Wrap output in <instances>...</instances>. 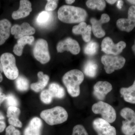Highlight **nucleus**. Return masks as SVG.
<instances>
[{
	"instance_id": "f257e3e1",
	"label": "nucleus",
	"mask_w": 135,
	"mask_h": 135,
	"mask_svg": "<svg viewBox=\"0 0 135 135\" xmlns=\"http://www.w3.org/2000/svg\"><path fill=\"white\" fill-rule=\"evenodd\" d=\"M57 13L59 20L67 23L84 22L88 16L86 11L82 8L70 5H63Z\"/></svg>"
},
{
	"instance_id": "f03ea898",
	"label": "nucleus",
	"mask_w": 135,
	"mask_h": 135,
	"mask_svg": "<svg viewBox=\"0 0 135 135\" xmlns=\"http://www.w3.org/2000/svg\"><path fill=\"white\" fill-rule=\"evenodd\" d=\"M84 79V74L81 71L73 70L65 74L63 77L62 81L70 95L76 97L79 95L80 85Z\"/></svg>"
},
{
	"instance_id": "7ed1b4c3",
	"label": "nucleus",
	"mask_w": 135,
	"mask_h": 135,
	"mask_svg": "<svg viewBox=\"0 0 135 135\" xmlns=\"http://www.w3.org/2000/svg\"><path fill=\"white\" fill-rule=\"evenodd\" d=\"M40 116L48 124L52 126L66 121L68 118V114L62 107L57 106L42 111Z\"/></svg>"
},
{
	"instance_id": "20e7f679",
	"label": "nucleus",
	"mask_w": 135,
	"mask_h": 135,
	"mask_svg": "<svg viewBox=\"0 0 135 135\" xmlns=\"http://www.w3.org/2000/svg\"><path fill=\"white\" fill-rule=\"evenodd\" d=\"M3 71L6 77L10 80L16 79L19 72L16 65V59L11 53H3L1 57Z\"/></svg>"
},
{
	"instance_id": "39448f33",
	"label": "nucleus",
	"mask_w": 135,
	"mask_h": 135,
	"mask_svg": "<svg viewBox=\"0 0 135 135\" xmlns=\"http://www.w3.org/2000/svg\"><path fill=\"white\" fill-rule=\"evenodd\" d=\"M92 111L95 114H100L102 118L109 123H112L116 120V111L109 104L99 101L93 105Z\"/></svg>"
},
{
	"instance_id": "423d86ee",
	"label": "nucleus",
	"mask_w": 135,
	"mask_h": 135,
	"mask_svg": "<svg viewBox=\"0 0 135 135\" xmlns=\"http://www.w3.org/2000/svg\"><path fill=\"white\" fill-rule=\"evenodd\" d=\"M121 116L125 119L122 121L121 130L125 135L135 134V112L128 107L123 108L120 112Z\"/></svg>"
},
{
	"instance_id": "0eeeda50",
	"label": "nucleus",
	"mask_w": 135,
	"mask_h": 135,
	"mask_svg": "<svg viewBox=\"0 0 135 135\" xmlns=\"http://www.w3.org/2000/svg\"><path fill=\"white\" fill-rule=\"evenodd\" d=\"M101 60L104 65V69L108 74L112 73L115 70L122 68L126 62L125 58L122 56L108 55L103 56Z\"/></svg>"
},
{
	"instance_id": "6e6552de",
	"label": "nucleus",
	"mask_w": 135,
	"mask_h": 135,
	"mask_svg": "<svg viewBox=\"0 0 135 135\" xmlns=\"http://www.w3.org/2000/svg\"><path fill=\"white\" fill-rule=\"evenodd\" d=\"M34 56L42 64L48 62L50 59L47 42L43 39L36 41L33 50Z\"/></svg>"
},
{
	"instance_id": "1a4fd4ad",
	"label": "nucleus",
	"mask_w": 135,
	"mask_h": 135,
	"mask_svg": "<svg viewBox=\"0 0 135 135\" xmlns=\"http://www.w3.org/2000/svg\"><path fill=\"white\" fill-rule=\"evenodd\" d=\"M126 47L125 42L120 41L116 44L113 43L110 37H106L103 40L101 44V51L107 55H117L120 54Z\"/></svg>"
},
{
	"instance_id": "9d476101",
	"label": "nucleus",
	"mask_w": 135,
	"mask_h": 135,
	"mask_svg": "<svg viewBox=\"0 0 135 135\" xmlns=\"http://www.w3.org/2000/svg\"><path fill=\"white\" fill-rule=\"evenodd\" d=\"M116 25L121 31L127 32L131 31L135 27V6L132 5L129 8L128 18L118 19Z\"/></svg>"
},
{
	"instance_id": "9b49d317",
	"label": "nucleus",
	"mask_w": 135,
	"mask_h": 135,
	"mask_svg": "<svg viewBox=\"0 0 135 135\" xmlns=\"http://www.w3.org/2000/svg\"><path fill=\"white\" fill-rule=\"evenodd\" d=\"M92 126L98 135H116L115 128L102 118L94 120Z\"/></svg>"
},
{
	"instance_id": "f8f14e48",
	"label": "nucleus",
	"mask_w": 135,
	"mask_h": 135,
	"mask_svg": "<svg viewBox=\"0 0 135 135\" xmlns=\"http://www.w3.org/2000/svg\"><path fill=\"white\" fill-rule=\"evenodd\" d=\"M57 50L59 53H62L65 51H70L73 55L79 53L80 48L79 43L75 40L68 38L59 42L57 46Z\"/></svg>"
},
{
	"instance_id": "ddd939ff",
	"label": "nucleus",
	"mask_w": 135,
	"mask_h": 135,
	"mask_svg": "<svg viewBox=\"0 0 135 135\" xmlns=\"http://www.w3.org/2000/svg\"><path fill=\"white\" fill-rule=\"evenodd\" d=\"M35 30L33 27L27 22L22 25H15L11 27V33L15 35L16 39H19L24 36H30L35 33Z\"/></svg>"
},
{
	"instance_id": "4468645a",
	"label": "nucleus",
	"mask_w": 135,
	"mask_h": 135,
	"mask_svg": "<svg viewBox=\"0 0 135 135\" xmlns=\"http://www.w3.org/2000/svg\"><path fill=\"white\" fill-rule=\"evenodd\" d=\"M110 20V17L106 14L101 15V18L99 20H97L94 18L90 19V22L92 25V30L95 36L101 38L105 36V32L102 28V26L103 24L107 23Z\"/></svg>"
},
{
	"instance_id": "2eb2a0df",
	"label": "nucleus",
	"mask_w": 135,
	"mask_h": 135,
	"mask_svg": "<svg viewBox=\"0 0 135 135\" xmlns=\"http://www.w3.org/2000/svg\"><path fill=\"white\" fill-rule=\"evenodd\" d=\"M93 94L98 100L103 101L108 93L112 89V84L107 81H98L94 87Z\"/></svg>"
},
{
	"instance_id": "dca6fc26",
	"label": "nucleus",
	"mask_w": 135,
	"mask_h": 135,
	"mask_svg": "<svg viewBox=\"0 0 135 135\" xmlns=\"http://www.w3.org/2000/svg\"><path fill=\"white\" fill-rule=\"evenodd\" d=\"M32 11V4L31 2L27 0H22L20 1L18 9L12 12V18L17 20L25 17L29 16Z\"/></svg>"
},
{
	"instance_id": "f3484780",
	"label": "nucleus",
	"mask_w": 135,
	"mask_h": 135,
	"mask_svg": "<svg viewBox=\"0 0 135 135\" xmlns=\"http://www.w3.org/2000/svg\"><path fill=\"white\" fill-rule=\"evenodd\" d=\"M42 122L40 118L35 117L25 129L24 135H41Z\"/></svg>"
},
{
	"instance_id": "a211bd4d",
	"label": "nucleus",
	"mask_w": 135,
	"mask_h": 135,
	"mask_svg": "<svg viewBox=\"0 0 135 135\" xmlns=\"http://www.w3.org/2000/svg\"><path fill=\"white\" fill-rule=\"evenodd\" d=\"M92 30V27L89 25H87L85 22H82L80 23L78 25L74 26L72 32L74 34L82 35L83 40L86 42H88L91 39Z\"/></svg>"
},
{
	"instance_id": "6ab92c4d",
	"label": "nucleus",
	"mask_w": 135,
	"mask_h": 135,
	"mask_svg": "<svg viewBox=\"0 0 135 135\" xmlns=\"http://www.w3.org/2000/svg\"><path fill=\"white\" fill-rule=\"evenodd\" d=\"M11 27V23L7 19L0 20V46L5 43L9 38Z\"/></svg>"
},
{
	"instance_id": "aec40b11",
	"label": "nucleus",
	"mask_w": 135,
	"mask_h": 135,
	"mask_svg": "<svg viewBox=\"0 0 135 135\" xmlns=\"http://www.w3.org/2000/svg\"><path fill=\"white\" fill-rule=\"evenodd\" d=\"M53 17L50 11H43L39 13L36 18V25L41 27H47L53 21Z\"/></svg>"
},
{
	"instance_id": "412c9836",
	"label": "nucleus",
	"mask_w": 135,
	"mask_h": 135,
	"mask_svg": "<svg viewBox=\"0 0 135 135\" xmlns=\"http://www.w3.org/2000/svg\"><path fill=\"white\" fill-rule=\"evenodd\" d=\"M34 41V38L32 36H24L18 39L17 44L14 46L13 51L15 55L21 56L23 53L24 46L27 44L32 45Z\"/></svg>"
},
{
	"instance_id": "4be33fe9",
	"label": "nucleus",
	"mask_w": 135,
	"mask_h": 135,
	"mask_svg": "<svg viewBox=\"0 0 135 135\" xmlns=\"http://www.w3.org/2000/svg\"><path fill=\"white\" fill-rule=\"evenodd\" d=\"M38 81L31 84V89L35 92H40L47 86L48 83L49 77L46 74H44L42 71L38 73Z\"/></svg>"
},
{
	"instance_id": "5701e85b",
	"label": "nucleus",
	"mask_w": 135,
	"mask_h": 135,
	"mask_svg": "<svg viewBox=\"0 0 135 135\" xmlns=\"http://www.w3.org/2000/svg\"><path fill=\"white\" fill-rule=\"evenodd\" d=\"M120 92L126 102L135 104V80L132 86L128 88H122Z\"/></svg>"
},
{
	"instance_id": "b1692460",
	"label": "nucleus",
	"mask_w": 135,
	"mask_h": 135,
	"mask_svg": "<svg viewBox=\"0 0 135 135\" xmlns=\"http://www.w3.org/2000/svg\"><path fill=\"white\" fill-rule=\"evenodd\" d=\"M48 90L53 98L62 99L65 96V90L64 88L55 83L50 84Z\"/></svg>"
},
{
	"instance_id": "393cba45",
	"label": "nucleus",
	"mask_w": 135,
	"mask_h": 135,
	"mask_svg": "<svg viewBox=\"0 0 135 135\" xmlns=\"http://www.w3.org/2000/svg\"><path fill=\"white\" fill-rule=\"evenodd\" d=\"M98 66L96 64L92 61H88L84 67V73L88 77L93 78L96 76Z\"/></svg>"
},
{
	"instance_id": "a878e982",
	"label": "nucleus",
	"mask_w": 135,
	"mask_h": 135,
	"mask_svg": "<svg viewBox=\"0 0 135 135\" xmlns=\"http://www.w3.org/2000/svg\"><path fill=\"white\" fill-rule=\"evenodd\" d=\"M16 85L18 90L21 92L26 91L29 88V81L26 77L18 76L16 81Z\"/></svg>"
},
{
	"instance_id": "bb28decb",
	"label": "nucleus",
	"mask_w": 135,
	"mask_h": 135,
	"mask_svg": "<svg viewBox=\"0 0 135 135\" xmlns=\"http://www.w3.org/2000/svg\"><path fill=\"white\" fill-rule=\"evenodd\" d=\"M87 7L91 9L97 8L99 10H103L106 6V3L103 0H89L86 2Z\"/></svg>"
},
{
	"instance_id": "cd10ccee",
	"label": "nucleus",
	"mask_w": 135,
	"mask_h": 135,
	"mask_svg": "<svg viewBox=\"0 0 135 135\" xmlns=\"http://www.w3.org/2000/svg\"><path fill=\"white\" fill-rule=\"evenodd\" d=\"M98 49V43L95 42L91 41L85 46L84 50V53L88 55H94L97 53Z\"/></svg>"
},
{
	"instance_id": "c85d7f7f",
	"label": "nucleus",
	"mask_w": 135,
	"mask_h": 135,
	"mask_svg": "<svg viewBox=\"0 0 135 135\" xmlns=\"http://www.w3.org/2000/svg\"><path fill=\"white\" fill-rule=\"evenodd\" d=\"M53 96L49 90H44L41 93V100L44 103L49 104L52 102Z\"/></svg>"
},
{
	"instance_id": "c756f323",
	"label": "nucleus",
	"mask_w": 135,
	"mask_h": 135,
	"mask_svg": "<svg viewBox=\"0 0 135 135\" xmlns=\"http://www.w3.org/2000/svg\"><path fill=\"white\" fill-rule=\"evenodd\" d=\"M20 114V110L16 107H9L7 111V116L9 118H18Z\"/></svg>"
},
{
	"instance_id": "7c9ffc66",
	"label": "nucleus",
	"mask_w": 135,
	"mask_h": 135,
	"mask_svg": "<svg viewBox=\"0 0 135 135\" xmlns=\"http://www.w3.org/2000/svg\"><path fill=\"white\" fill-rule=\"evenodd\" d=\"M6 104L8 106L17 107L19 105V102L15 96L12 94H9L6 97L5 99Z\"/></svg>"
},
{
	"instance_id": "2f4dec72",
	"label": "nucleus",
	"mask_w": 135,
	"mask_h": 135,
	"mask_svg": "<svg viewBox=\"0 0 135 135\" xmlns=\"http://www.w3.org/2000/svg\"><path fill=\"white\" fill-rule=\"evenodd\" d=\"M72 135H89L86 130L82 125H77L73 129Z\"/></svg>"
},
{
	"instance_id": "473e14b6",
	"label": "nucleus",
	"mask_w": 135,
	"mask_h": 135,
	"mask_svg": "<svg viewBox=\"0 0 135 135\" xmlns=\"http://www.w3.org/2000/svg\"><path fill=\"white\" fill-rule=\"evenodd\" d=\"M47 3L45 7L46 11H53L55 9L57 6L58 1L55 0H48L47 1Z\"/></svg>"
},
{
	"instance_id": "72a5a7b5",
	"label": "nucleus",
	"mask_w": 135,
	"mask_h": 135,
	"mask_svg": "<svg viewBox=\"0 0 135 135\" xmlns=\"http://www.w3.org/2000/svg\"><path fill=\"white\" fill-rule=\"evenodd\" d=\"M6 135H21V133L15 127L10 125L6 129Z\"/></svg>"
},
{
	"instance_id": "f704fd0d",
	"label": "nucleus",
	"mask_w": 135,
	"mask_h": 135,
	"mask_svg": "<svg viewBox=\"0 0 135 135\" xmlns=\"http://www.w3.org/2000/svg\"><path fill=\"white\" fill-rule=\"evenodd\" d=\"M8 122L11 126H12L14 127H22V123L18 119V118H9L8 119Z\"/></svg>"
},
{
	"instance_id": "c9c22d12",
	"label": "nucleus",
	"mask_w": 135,
	"mask_h": 135,
	"mask_svg": "<svg viewBox=\"0 0 135 135\" xmlns=\"http://www.w3.org/2000/svg\"><path fill=\"white\" fill-rule=\"evenodd\" d=\"M6 126V123L3 120H0V133L4 130Z\"/></svg>"
},
{
	"instance_id": "e433bc0d",
	"label": "nucleus",
	"mask_w": 135,
	"mask_h": 135,
	"mask_svg": "<svg viewBox=\"0 0 135 135\" xmlns=\"http://www.w3.org/2000/svg\"><path fill=\"white\" fill-rule=\"evenodd\" d=\"M6 96L5 95V94L1 92L0 93V105H1V104L3 102L6 98Z\"/></svg>"
},
{
	"instance_id": "4c0bfd02",
	"label": "nucleus",
	"mask_w": 135,
	"mask_h": 135,
	"mask_svg": "<svg viewBox=\"0 0 135 135\" xmlns=\"http://www.w3.org/2000/svg\"><path fill=\"white\" fill-rule=\"evenodd\" d=\"M123 2L122 1H117V7L118 8L121 9L123 6Z\"/></svg>"
},
{
	"instance_id": "58836bf2",
	"label": "nucleus",
	"mask_w": 135,
	"mask_h": 135,
	"mask_svg": "<svg viewBox=\"0 0 135 135\" xmlns=\"http://www.w3.org/2000/svg\"><path fill=\"white\" fill-rule=\"evenodd\" d=\"M3 72V71L2 66L1 63V59H0V83L3 80V77L2 73Z\"/></svg>"
},
{
	"instance_id": "ea45409f",
	"label": "nucleus",
	"mask_w": 135,
	"mask_h": 135,
	"mask_svg": "<svg viewBox=\"0 0 135 135\" xmlns=\"http://www.w3.org/2000/svg\"><path fill=\"white\" fill-rule=\"evenodd\" d=\"M5 117L2 113L0 112V120H4L5 119Z\"/></svg>"
},
{
	"instance_id": "a19ab883",
	"label": "nucleus",
	"mask_w": 135,
	"mask_h": 135,
	"mask_svg": "<svg viewBox=\"0 0 135 135\" xmlns=\"http://www.w3.org/2000/svg\"><path fill=\"white\" fill-rule=\"evenodd\" d=\"M66 3L68 4H71L75 2V1L73 0H66L65 1Z\"/></svg>"
},
{
	"instance_id": "79ce46f5",
	"label": "nucleus",
	"mask_w": 135,
	"mask_h": 135,
	"mask_svg": "<svg viewBox=\"0 0 135 135\" xmlns=\"http://www.w3.org/2000/svg\"><path fill=\"white\" fill-rule=\"evenodd\" d=\"M106 1L107 2L109 3L110 4H113L114 3H115L116 2H117V1H114V0H111V1Z\"/></svg>"
},
{
	"instance_id": "37998d69",
	"label": "nucleus",
	"mask_w": 135,
	"mask_h": 135,
	"mask_svg": "<svg viewBox=\"0 0 135 135\" xmlns=\"http://www.w3.org/2000/svg\"><path fill=\"white\" fill-rule=\"evenodd\" d=\"M127 1L129 2L131 4H132L134 6H135V0H133V1Z\"/></svg>"
},
{
	"instance_id": "c03bdc74",
	"label": "nucleus",
	"mask_w": 135,
	"mask_h": 135,
	"mask_svg": "<svg viewBox=\"0 0 135 135\" xmlns=\"http://www.w3.org/2000/svg\"><path fill=\"white\" fill-rule=\"evenodd\" d=\"M132 50H133V52H134V54L135 55V40L134 41V45H133L132 47Z\"/></svg>"
},
{
	"instance_id": "a18cd8bd",
	"label": "nucleus",
	"mask_w": 135,
	"mask_h": 135,
	"mask_svg": "<svg viewBox=\"0 0 135 135\" xmlns=\"http://www.w3.org/2000/svg\"><path fill=\"white\" fill-rule=\"evenodd\" d=\"M1 91H2V90H1V88H0V93H1Z\"/></svg>"
}]
</instances>
